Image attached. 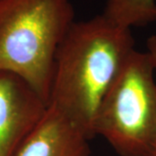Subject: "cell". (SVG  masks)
I'll return each instance as SVG.
<instances>
[{
  "label": "cell",
  "mask_w": 156,
  "mask_h": 156,
  "mask_svg": "<svg viewBox=\"0 0 156 156\" xmlns=\"http://www.w3.org/2000/svg\"><path fill=\"white\" fill-rule=\"evenodd\" d=\"M88 134L48 106L37 126L12 156H89Z\"/></svg>",
  "instance_id": "obj_5"
},
{
  "label": "cell",
  "mask_w": 156,
  "mask_h": 156,
  "mask_svg": "<svg viewBox=\"0 0 156 156\" xmlns=\"http://www.w3.org/2000/svg\"><path fill=\"white\" fill-rule=\"evenodd\" d=\"M150 55L134 50L103 96L92 132L119 156H152L156 147V79Z\"/></svg>",
  "instance_id": "obj_3"
},
{
  "label": "cell",
  "mask_w": 156,
  "mask_h": 156,
  "mask_svg": "<svg viewBox=\"0 0 156 156\" xmlns=\"http://www.w3.org/2000/svg\"><path fill=\"white\" fill-rule=\"evenodd\" d=\"M134 50L131 29L103 14L75 21L56 50L48 106L92 139L96 110Z\"/></svg>",
  "instance_id": "obj_1"
},
{
  "label": "cell",
  "mask_w": 156,
  "mask_h": 156,
  "mask_svg": "<svg viewBox=\"0 0 156 156\" xmlns=\"http://www.w3.org/2000/svg\"><path fill=\"white\" fill-rule=\"evenodd\" d=\"M47 108V102L23 79L0 70V156L14 154Z\"/></svg>",
  "instance_id": "obj_4"
},
{
  "label": "cell",
  "mask_w": 156,
  "mask_h": 156,
  "mask_svg": "<svg viewBox=\"0 0 156 156\" xmlns=\"http://www.w3.org/2000/svg\"><path fill=\"white\" fill-rule=\"evenodd\" d=\"M147 51L150 55L153 63H154L156 75V33L153 34L150 37L147 39ZM152 156H156V147Z\"/></svg>",
  "instance_id": "obj_7"
},
{
  "label": "cell",
  "mask_w": 156,
  "mask_h": 156,
  "mask_svg": "<svg viewBox=\"0 0 156 156\" xmlns=\"http://www.w3.org/2000/svg\"><path fill=\"white\" fill-rule=\"evenodd\" d=\"M102 14L126 28L142 27L156 22V0H106Z\"/></svg>",
  "instance_id": "obj_6"
},
{
  "label": "cell",
  "mask_w": 156,
  "mask_h": 156,
  "mask_svg": "<svg viewBox=\"0 0 156 156\" xmlns=\"http://www.w3.org/2000/svg\"><path fill=\"white\" fill-rule=\"evenodd\" d=\"M74 22L69 0H0V70L23 79L48 104L56 50Z\"/></svg>",
  "instance_id": "obj_2"
}]
</instances>
